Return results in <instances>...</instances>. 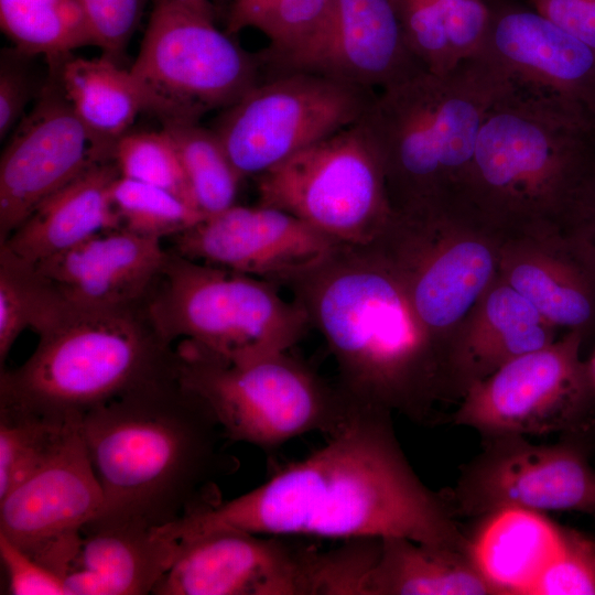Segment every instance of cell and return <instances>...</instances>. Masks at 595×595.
I'll return each mask as SVG.
<instances>
[{
  "label": "cell",
  "instance_id": "cell-1",
  "mask_svg": "<svg viewBox=\"0 0 595 595\" xmlns=\"http://www.w3.org/2000/svg\"><path fill=\"white\" fill-rule=\"evenodd\" d=\"M387 410L355 405L327 442L266 483L163 529L174 539L217 529L348 540L400 537L467 551L452 512L409 464Z\"/></svg>",
  "mask_w": 595,
  "mask_h": 595
},
{
  "label": "cell",
  "instance_id": "cell-2",
  "mask_svg": "<svg viewBox=\"0 0 595 595\" xmlns=\"http://www.w3.org/2000/svg\"><path fill=\"white\" fill-rule=\"evenodd\" d=\"M80 434L104 496L96 522L165 528L219 501L216 480L234 467L220 424L177 372L87 412Z\"/></svg>",
  "mask_w": 595,
  "mask_h": 595
},
{
  "label": "cell",
  "instance_id": "cell-3",
  "mask_svg": "<svg viewBox=\"0 0 595 595\" xmlns=\"http://www.w3.org/2000/svg\"><path fill=\"white\" fill-rule=\"evenodd\" d=\"M282 286L324 337L354 402L422 419L443 398L439 351L374 246L338 244Z\"/></svg>",
  "mask_w": 595,
  "mask_h": 595
},
{
  "label": "cell",
  "instance_id": "cell-4",
  "mask_svg": "<svg viewBox=\"0 0 595 595\" xmlns=\"http://www.w3.org/2000/svg\"><path fill=\"white\" fill-rule=\"evenodd\" d=\"M509 84L478 53L446 74L424 71L377 93L359 123L380 161L392 213L473 209L468 184L478 134Z\"/></svg>",
  "mask_w": 595,
  "mask_h": 595
},
{
  "label": "cell",
  "instance_id": "cell-5",
  "mask_svg": "<svg viewBox=\"0 0 595 595\" xmlns=\"http://www.w3.org/2000/svg\"><path fill=\"white\" fill-rule=\"evenodd\" d=\"M595 167V117L510 80L482 125L468 202L501 236L533 226L566 229Z\"/></svg>",
  "mask_w": 595,
  "mask_h": 595
},
{
  "label": "cell",
  "instance_id": "cell-6",
  "mask_svg": "<svg viewBox=\"0 0 595 595\" xmlns=\"http://www.w3.org/2000/svg\"><path fill=\"white\" fill-rule=\"evenodd\" d=\"M32 355L1 369L0 399L65 420L177 372L174 345L152 324L144 302L66 311L39 335Z\"/></svg>",
  "mask_w": 595,
  "mask_h": 595
},
{
  "label": "cell",
  "instance_id": "cell-7",
  "mask_svg": "<svg viewBox=\"0 0 595 595\" xmlns=\"http://www.w3.org/2000/svg\"><path fill=\"white\" fill-rule=\"evenodd\" d=\"M274 282L185 258L170 249L144 305L170 344L228 361L289 351L312 328Z\"/></svg>",
  "mask_w": 595,
  "mask_h": 595
},
{
  "label": "cell",
  "instance_id": "cell-8",
  "mask_svg": "<svg viewBox=\"0 0 595 595\" xmlns=\"http://www.w3.org/2000/svg\"><path fill=\"white\" fill-rule=\"evenodd\" d=\"M174 347L180 380L232 442L271 451L311 432L329 436L356 405L337 382L289 351L228 361L184 343Z\"/></svg>",
  "mask_w": 595,
  "mask_h": 595
},
{
  "label": "cell",
  "instance_id": "cell-9",
  "mask_svg": "<svg viewBox=\"0 0 595 595\" xmlns=\"http://www.w3.org/2000/svg\"><path fill=\"white\" fill-rule=\"evenodd\" d=\"M501 234L470 209L392 213L369 244L401 280L442 358L453 332L499 274Z\"/></svg>",
  "mask_w": 595,
  "mask_h": 595
},
{
  "label": "cell",
  "instance_id": "cell-10",
  "mask_svg": "<svg viewBox=\"0 0 595 595\" xmlns=\"http://www.w3.org/2000/svg\"><path fill=\"white\" fill-rule=\"evenodd\" d=\"M260 54L236 43L214 20L181 0H154L140 52L130 68L144 111L162 126L199 122L261 82Z\"/></svg>",
  "mask_w": 595,
  "mask_h": 595
},
{
  "label": "cell",
  "instance_id": "cell-11",
  "mask_svg": "<svg viewBox=\"0 0 595 595\" xmlns=\"http://www.w3.org/2000/svg\"><path fill=\"white\" fill-rule=\"evenodd\" d=\"M258 203L345 245L372 241L392 210L378 155L359 121L253 178Z\"/></svg>",
  "mask_w": 595,
  "mask_h": 595
},
{
  "label": "cell",
  "instance_id": "cell-12",
  "mask_svg": "<svg viewBox=\"0 0 595 595\" xmlns=\"http://www.w3.org/2000/svg\"><path fill=\"white\" fill-rule=\"evenodd\" d=\"M376 95L312 73L277 74L221 110L212 130L244 180L256 178L357 123Z\"/></svg>",
  "mask_w": 595,
  "mask_h": 595
},
{
  "label": "cell",
  "instance_id": "cell-13",
  "mask_svg": "<svg viewBox=\"0 0 595 595\" xmlns=\"http://www.w3.org/2000/svg\"><path fill=\"white\" fill-rule=\"evenodd\" d=\"M578 331L508 363L462 397L455 422L485 436L548 434L572 426L588 408L595 382L581 358Z\"/></svg>",
  "mask_w": 595,
  "mask_h": 595
},
{
  "label": "cell",
  "instance_id": "cell-14",
  "mask_svg": "<svg viewBox=\"0 0 595 595\" xmlns=\"http://www.w3.org/2000/svg\"><path fill=\"white\" fill-rule=\"evenodd\" d=\"M293 537L217 529L184 537L155 595H317L321 551Z\"/></svg>",
  "mask_w": 595,
  "mask_h": 595
},
{
  "label": "cell",
  "instance_id": "cell-15",
  "mask_svg": "<svg viewBox=\"0 0 595 595\" xmlns=\"http://www.w3.org/2000/svg\"><path fill=\"white\" fill-rule=\"evenodd\" d=\"M260 57L272 75L312 73L377 93L426 71L408 46L399 0H334L304 40Z\"/></svg>",
  "mask_w": 595,
  "mask_h": 595
},
{
  "label": "cell",
  "instance_id": "cell-16",
  "mask_svg": "<svg viewBox=\"0 0 595 595\" xmlns=\"http://www.w3.org/2000/svg\"><path fill=\"white\" fill-rule=\"evenodd\" d=\"M102 502L79 422L45 465L0 498V536L64 580Z\"/></svg>",
  "mask_w": 595,
  "mask_h": 595
},
{
  "label": "cell",
  "instance_id": "cell-17",
  "mask_svg": "<svg viewBox=\"0 0 595 595\" xmlns=\"http://www.w3.org/2000/svg\"><path fill=\"white\" fill-rule=\"evenodd\" d=\"M453 494L464 515L502 508L595 512V470L572 445H537L524 436L490 437Z\"/></svg>",
  "mask_w": 595,
  "mask_h": 595
},
{
  "label": "cell",
  "instance_id": "cell-18",
  "mask_svg": "<svg viewBox=\"0 0 595 595\" xmlns=\"http://www.w3.org/2000/svg\"><path fill=\"white\" fill-rule=\"evenodd\" d=\"M112 160L76 116L55 73L37 93L0 159V242L46 197L87 169Z\"/></svg>",
  "mask_w": 595,
  "mask_h": 595
},
{
  "label": "cell",
  "instance_id": "cell-19",
  "mask_svg": "<svg viewBox=\"0 0 595 595\" xmlns=\"http://www.w3.org/2000/svg\"><path fill=\"white\" fill-rule=\"evenodd\" d=\"M185 258L281 286L326 258L338 242L282 209L234 205L169 238Z\"/></svg>",
  "mask_w": 595,
  "mask_h": 595
},
{
  "label": "cell",
  "instance_id": "cell-20",
  "mask_svg": "<svg viewBox=\"0 0 595 595\" xmlns=\"http://www.w3.org/2000/svg\"><path fill=\"white\" fill-rule=\"evenodd\" d=\"M499 277L558 329L595 332V252L575 232L533 226L504 235Z\"/></svg>",
  "mask_w": 595,
  "mask_h": 595
},
{
  "label": "cell",
  "instance_id": "cell-21",
  "mask_svg": "<svg viewBox=\"0 0 595 595\" xmlns=\"http://www.w3.org/2000/svg\"><path fill=\"white\" fill-rule=\"evenodd\" d=\"M487 1L490 24L479 53L510 80L578 104L595 117V50L533 7Z\"/></svg>",
  "mask_w": 595,
  "mask_h": 595
},
{
  "label": "cell",
  "instance_id": "cell-22",
  "mask_svg": "<svg viewBox=\"0 0 595 595\" xmlns=\"http://www.w3.org/2000/svg\"><path fill=\"white\" fill-rule=\"evenodd\" d=\"M166 256L162 240L119 227L34 267L68 307L107 310L143 303Z\"/></svg>",
  "mask_w": 595,
  "mask_h": 595
},
{
  "label": "cell",
  "instance_id": "cell-23",
  "mask_svg": "<svg viewBox=\"0 0 595 595\" xmlns=\"http://www.w3.org/2000/svg\"><path fill=\"white\" fill-rule=\"evenodd\" d=\"M558 328L498 274L457 325L442 358L443 397H463L508 363L556 339Z\"/></svg>",
  "mask_w": 595,
  "mask_h": 595
},
{
  "label": "cell",
  "instance_id": "cell-24",
  "mask_svg": "<svg viewBox=\"0 0 595 595\" xmlns=\"http://www.w3.org/2000/svg\"><path fill=\"white\" fill-rule=\"evenodd\" d=\"M178 540L138 523L91 521L64 577L68 595H144L170 570Z\"/></svg>",
  "mask_w": 595,
  "mask_h": 595
},
{
  "label": "cell",
  "instance_id": "cell-25",
  "mask_svg": "<svg viewBox=\"0 0 595 595\" xmlns=\"http://www.w3.org/2000/svg\"><path fill=\"white\" fill-rule=\"evenodd\" d=\"M119 175L112 160L94 164L41 202L0 242V250L36 264L99 232L121 227L110 197Z\"/></svg>",
  "mask_w": 595,
  "mask_h": 595
},
{
  "label": "cell",
  "instance_id": "cell-26",
  "mask_svg": "<svg viewBox=\"0 0 595 595\" xmlns=\"http://www.w3.org/2000/svg\"><path fill=\"white\" fill-rule=\"evenodd\" d=\"M561 542L562 527L542 512L509 507L484 516L468 553L497 595H531Z\"/></svg>",
  "mask_w": 595,
  "mask_h": 595
},
{
  "label": "cell",
  "instance_id": "cell-27",
  "mask_svg": "<svg viewBox=\"0 0 595 595\" xmlns=\"http://www.w3.org/2000/svg\"><path fill=\"white\" fill-rule=\"evenodd\" d=\"M47 64L97 147L111 158L117 141L144 111L130 69L106 56L83 58L69 54Z\"/></svg>",
  "mask_w": 595,
  "mask_h": 595
},
{
  "label": "cell",
  "instance_id": "cell-28",
  "mask_svg": "<svg viewBox=\"0 0 595 595\" xmlns=\"http://www.w3.org/2000/svg\"><path fill=\"white\" fill-rule=\"evenodd\" d=\"M497 595L468 551L381 539L368 595Z\"/></svg>",
  "mask_w": 595,
  "mask_h": 595
},
{
  "label": "cell",
  "instance_id": "cell-29",
  "mask_svg": "<svg viewBox=\"0 0 595 595\" xmlns=\"http://www.w3.org/2000/svg\"><path fill=\"white\" fill-rule=\"evenodd\" d=\"M409 48L433 74H446L479 53L487 37L486 0H399Z\"/></svg>",
  "mask_w": 595,
  "mask_h": 595
},
{
  "label": "cell",
  "instance_id": "cell-30",
  "mask_svg": "<svg viewBox=\"0 0 595 595\" xmlns=\"http://www.w3.org/2000/svg\"><path fill=\"white\" fill-rule=\"evenodd\" d=\"M0 26L15 50L47 63L94 45L80 0H0Z\"/></svg>",
  "mask_w": 595,
  "mask_h": 595
},
{
  "label": "cell",
  "instance_id": "cell-31",
  "mask_svg": "<svg viewBox=\"0 0 595 595\" xmlns=\"http://www.w3.org/2000/svg\"><path fill=\"white\" fill-rule=\"evenodd\" d=\"M80 420L61 419L0 399V498L45 465Z\"/></svg>",
  "mask_w": 595,
  "mask_h": 595
},
{
  "label": "cell",
  "instance_id": "cell-32",
  "mask_svg": "<svg viewBox=\"0 0 595 595\" xmlns=\"http://www.w3.org/2000/svg\"><path fill=\"white\" fill-rule=\"evenodd\" d=\"M162 129L177 150L196 208L208 217L236 205L244 177L212 128L186 122Z\"/></svg>",
  "mask_w": 595,
  "mask_h": 595
},
{
  "label": "cell",
  "instance_id": "cell-33",
  "mask_svg": "<svg viewBox=\"0 0 595 595\" xmlns=\"http://www.w3.org/2000/svg\"><path fill=\"white\" fill-rule=\"evenodd\" d=\"M68 306L34 264L0 250V366L25 329L36 335Z\"/></svg>",
  "mask_w": 595,
  "mask_h": 595
},
{
  "label": "cell",
  "instance_id": "cell-34",
  "mask_svg": "<svg viewBox=\"0 0 595 595\" xmlns=\"http://www.w3.org/2000/svg\"><path fill=\"white\" fill-rule=\"evenodd\" d=\"M110 197L122 228L162 241L206 218L175 194L121 175L113 181Z\"/></svg>",
  "mask_w": 595,
  "mask_h": 595
},
{
  "label": "cell",
  "instance_id": "cell-35",
  "mask_svg": "<svg viewBox=\"0 0 595 595\" xmlns=\"http://www.w3.org/2000/svg\"><path fill=\"white\" fill-rule=\"evenodd\" d=\"M334 0H231L226 32L256 29L269 40L266 54L284 52L304 40L323 20Z\"/></svg>",
  "mask_w": 595,
  "mask_h": 595
},
{
  "label": "cell",
  "instance_id": "cell-36",
  "mask_svg": "<svg viewBox=\"0 0 595 595\" xmlns=\"http://www.w3.org/2000/svg\"><path fill=\"white\" fill-rule=\"evenodd\" d=\"M111 158L121 176L166 190L196 208L177 150L165 130L129 131L117 141Z\"/></svg>",
  "mask_w": 595,
  "mask_h": 595
},
{
  "label": "cell",
  "instance_id": "cell-37",
  "mask_svg": "<svg viewBox=\"0 0 595 595\" xmlns=\"http://www.w3.org/2000/svg\"><path fill=\"white\" fill-rule=\"evenodd\" d=\"M531 595H595V540L562 528L560 550Z\"/></svg>",
  "mask_w": 595,
  "mask_h": 595
},
{
  "label": "cell",
  "instance_id": "cell-38",
  "mask_svg": "<svg viewBox=\"0 0 595 595\" xmlns=\"http://www.w3.org/2000/svg\"><path fill=\"white\" fill-rule=\"evenodd\" d=\"M94 45L104 56L121 58L143 14L147 0H80Z\"/></svg>",
  "mask_w": 595,
  "mask_h": 595
},
{
  "label": "cell",
  "instance_id": "cell-39",
  "mask_svg": "<svg viewBox=\"0 0 595 595\" xmlns=\"http://www.w3.org/2000/svg\"><path fill=\"white\" fill-rule=\"evenodd\" d=\"M28 56L14 47L3 50L0 62V139L3 140L24 117L33 96L34 82Z\"/></svg>",
  "mask_w": 595,
  "mask_h": 595
},
{
  "label": "cell",
  "instance_id": "cell-40",
  "mask_svg": "<svg viewBox=\"0 0 595 595\" xmlns=\"http://www.w3.org/2000/svg\"><path fill=\"white\" fill-rule=\"evenodd\" d=\"M0 558L12 595H68L64 580L0 536Z\"/></svg>",
  "mask_w": 595,
  "mask_h": 595
},
{
  "label": "cell",
  "instance_id": "cell-41",
  "mask_svg": "<svg viewBox=\"0 0 595 595\" xmlns=\"http://www.w3.org/2000/svg\"><path fill=\"white\" fill-rule=\"evenodd\" d=\"M532 7L595 50V0H531Z\"/></svg>",
  "mask_w": 595,
  "mask_h": 595
},
{
  "label": "cell",
  "instance_id": "cell-42",
  "mask_svg": "<svg viewBox=\"0 0 595 595\" xmlns=\"http://www.w3.org/2000/svg\"><path fill=\"white\" fill-rule=\"evenodd\" d=\"M566 229L583 238L595 252V167L583 186Z\"/></svg>",
  "mask_w": 595,
  "mask_h": 595
},
{
  "label": "cell",
  "instance_id": "cell-43",
  "mask_svg": "<svg viewBox=\"0 0 595 595\" xmlns=\"http://www.w3.org/2000/svg\"><path fill=\"white\" fill-rule=\"evenodd\" d=\"M184 4L198 12L199 14L215 20V9L209 0H181Z\"/></svg>",
  "mask_w": 595,
  "mask_h": 595
},
{
  "label": "cell",
  "instance_id": "cell-44",
  "mask_svg": "<svg viewBox=\"0 0 595 595\" xmlns=\"http://www.w3.org/2000/svg\"><path fill=\"white\" fill-rule=\"evenodd\" d=\"M217 1H228V4H229L231 0H217Z\"/></svg>",
  "mask_w": 595,
  "mask_h": 595
},
{
  "label": "cell",
  "instance_id": "cell-45",
  "mask_svg": "<svg viewBox=\"0 0 595 595\" xmlns=\"http://www.w3.org/2000/svg\"><path fill=\"white\" fill-rule=\"evenodd\" d=\"M594 516H595V512H594Z\"/></svg>",
  "mask_w": 595,
  "mask_h": 595
}]
</instances>
